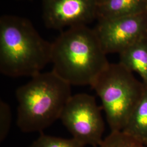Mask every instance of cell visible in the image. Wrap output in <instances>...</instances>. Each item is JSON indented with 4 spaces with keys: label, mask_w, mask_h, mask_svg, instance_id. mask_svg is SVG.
<instances>
[{
    "label": "cell",
    "mask_w": 147,
    "mask_h": 147,
    "mask_svg": "<svg viewBox=\"0 0 147 147\" xmlns=\"http://www.w3.org/2000/svg\"><path fill=\"white\" fill-rule=\"evenodd\" d=\"M94 29L68 28L52 42L53 71L69 84L92 86L110 63Z\"/></svg>",
    "instance_id": "cell-1"
},
{
    "label": "cell",
    "mask_w": 147,
    "mask_h": 147,
    "mask_svg": "<svg viewBox=\"0 0 147 147\" xmlns=\"http://www.w3.org/2000/svg\"><path fill=\"white\" fill-rule=\"evenodd\" d=\"M52 43L30 21L18 16L0 18V71L5 76L33 77L51 62Z\"/></svg>",
    "instance_id": "cell-2"
},
{
    "label": "cell",
    "mask_w": 147,
    "mask_h": 147,
    "mask_svg": "<svg viewBox=\"0 0 147 147\" xmlns=\"http://www.w3.org/2000/svg\"><path fill=\"white\" fill-rule=\"evenodd\" d=\"M16 124L24 132H42L60 119L71 98V85L53 70L40 73L16 89Z\"/></svg>",
    "instance_id": "cell-3"
},
{
    "label": "cell",
    "mask_w": 147,
    "mask_h": 147,
    "mask_svg": "<svg viewBox=\"0 0 147 147\" xmlns=\"http://www.w3.org/2000/svg\"><path fill=\"white\" fill-rule=\"evenodd\" d=\"M100 97L111 131H121L141 99L145 85L121 63L111 64L91 86Z\"/></svg>",
    "instance_id": "cell-4"
},
{
    "label": "cell",
    "mask_w": 147,
    "mask_h": 147,
    "mask_svg": "<svg viewBox=\"0 0 147 147\" xmlns=\"http://www.w3.org/2000/svg\"><path fill=\"white\" fill-rule=\"evenodd\" d=\"M101 110L93 96L78 94L69 99L60 119L73 138L84 146L99 147L105 129Z\"/></svg>",
    "instance_id": "cell-5"
},
{
    "label": "cell",
    "mask_w": 147,
    "mask_h": 147,
    "mask_svg": "<svg viewBox=\"0 0 147 147\" xmlns=\"http://www.w3.org/2000/svg\"><path fill=\"white\" fill-rule=\"evenodd\" d=\"M94 30L106 54L119 53L137 42L147 39V11L99 20Z\"/></svg>",
    "instance_id": "cell-6"
},
{
    "label": "cell",
    "mask_w": 147,
    "mask_h": 147,
    "mask_svg": "<svg viewBox=\"0 0 147 147\" xmlns=\"http://www.w3.org/2000/svg\"><path fill=\"white\" fill-rule=\"evenodd\" d=\"M45 26L53 30L87 25L97 19V0H42Z\"/></svg>",
    "instance_id": "cell-7"
},
{
    "label": "cell",
    "mask_w": 147,
    "mask_h": 147,
    "mask_svg": "<svg viewBox=\"0 0 147 147\" xmlns=\"http://www.w3.org/2000/svg\"><path fill=\"white\" fill-rule=\"evenodd\" d=\"M147 11V0H106L98 5L97 19H112Z\"/></svg>",
    "instance_id": "cell-8"
},
{
    "label": "cell",
    "mask_w": 147,
    "mask_h": 147,
    "mask_svg": "<svg viewBox=\"0 0 147 147\" xmlns=\"http://www.w3.org/2000/svg\"><path fill=\"white\" fill-rule=\"evenodd\" d=\"M121 131L147 147V87Z\"/></svg>",
    "instance_id": "cell-9"
},
{
    "label": "cell",
    "mask_w": 147,
    "mask_h": 147,
    "mask_svg": "<svg viewBox=\"0 0 147 147\" xmlns=\"http://www.w3.org/2000/svg\"><path fill=\"white\" fill-rule=\"evenodd\" d=\"M119 55V63L132 73L138 74L147 87V39L132 45Z\"/></svg>",
    "instance_id": "cell-10"
},
{
    "label": "cell",
    "mask_w": 147,
    "mask_h": 147,
    "mask_svg": "<svg viewBox=\"0 0 147 147\" xmlns=\"http://www.w3.org/2000/svg\"><path fill=\"white\" fill-rule=\"evenodd\" d=\"M73 138L65 139L51 136L40 132V135L30 147H84Z\"/></svg>",
    "instance_id": "cell-11"
},
{
    "label": "cell",
    "mask_w": 147,
    "mask_h": 147,
    "mask_svg": "<svg viewBox=\"0 0 147 147\" xmlns=\"http://www.w3.org/2000/svg\"><path fill=\"white\" fill-rule=\"evenodd\" d=\"M99 147H147L121 131H111Z\"/></svg>",
    "instance_id": "cell-12"
},
{
    "label": "cell",
    "mask_w": 147,
    "mask_h": 147,
    "mask_svg": "<svg viewBox=\"0 0 147 147\" xmlns=\"http://www.w3.org/2000/svg\"><path fill=\"white\" fill-rule=\"evenodd\" d=\"M11 112L9 105L5 101H0V141L7 136L11 124Z\"/></svg>",
    "instance_id": "cell-13"
},
{
    "label": "cell",
    "mask_w": 147,
    "mask_h": 147,
    "mask_svg": "<svg viewBox=\"0 0 147 147\" xmlns=\"http://www.w3.org/2000/svg\"><path fill=\"white\" fill-rule=\"evenodd\" d=\"M106 1V0H97V2H98V5H100V4L102 3L103 2H104Z\"/></svg>",
    "instance_id": "cell-14"
}]
</instances>
